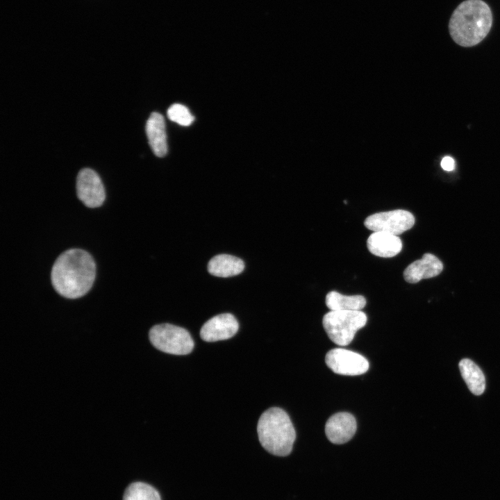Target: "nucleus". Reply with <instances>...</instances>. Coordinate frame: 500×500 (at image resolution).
<instances>
[{"instance_id": "obj_1", "label": "nucleus", "mask_w": 500, "mask_h": 500, "mask_svg": "<svg viewBox=\"0 0 500 500\" xmlns=\"http://www.w3.org/2000/svg\"><path fill=\"white\" fill-rule=\"evenodd\" d=\"M96 276V264L86 251L74 248L62 252L51 270V282L62 297L75 299L87 294Z\"/></svg>"}, {"instance_id": "obj_2", "label": "nucleus", "mask_w": 500, "mask_h": 500, "mask_svg": "<svg viewBox=\"0 0 500 500\" xmlns=\"http://www.w3.org/2000/svg\"><path fill=\"white\" fill-rule=\"evenodd\" d=\"M492 22V12L485 1L465 0L453 12L449 31L456 44L470 47L483 40L489 33Z\"/></svg>"}, {"instance_id": "obj_3", "label": "nucleus", "mask_w": 500, "mask_h": 500, "mask_svg": "<svg viewBox=\"0 0 500 500\" xmlns=\"http://www.w3.org/2000/svg\"><path fill=\"white\" fill-rule=\"evenodd\" d=\"M257 432L262 447L278 456L289 455L293 447L296 433L288 413L277 407L270 408L260 417Z\"/></svg>"}, {"instance_id": "obj_4", "label": "nucleus", "mask_w": 500, "mask_h": 500, "mask_svg": "<svg viewBox=\"0 0 500 500\" xmlns=\"http://www.w3.org/2000/svg\"><path fill=\"white\" fill-rule=\"evenodd\" d=\"M367 321L366 314L361 310H331L323 317L322 324L332 342L347 346Z\"/></svg>"}, {"instance_id": "obj_5", "label": "nucleus", "mask_w": 500, "mask_h": 500, "mask_svg": "<svg viewBox=\"0 0 500 500\" xmlns=\"http://www.w3.org/2000/svg\"><path fill=\"white\" fill-rule=\"evenodd\" d=\"M149 340L158 350L174 355L188 354L194 345L186 329L171 324L153 326L149 331Z\"/></svg>"}, {"instance_id": "obj_6", "label": "nucleus", "mask_w": 500, "mask_h": 500, "mask_svg": "<svg viewBox=\"0 0 500 500\" xmlns=\"http://www.w3.org/2000/svg\"><path fill=\"white\" fill-rule=\"evenodd\" d=\"M414 224L413 215L401 209L372 214L364 222L365 227L374 232H385L396 235L410 229Z\"/></svg>"}, {"instance_id": "obj_7", "label": "nucleus", "mask_w": 500, "mask_h": 500, "mask_svg": "<svg viewBox=\"0 0 500 500\" xmlns=\"http://www.w3.org/2000/svg\"><path fill=\"white\" fill-rule=\"evenodd\" d=\"M325 362L334 373L345 376L365 374L369 366L368 360L361 354L342 348L330 350L326 355Z\"/></svg>"}, {"instance_id": "obj_8", "label": "nucleus", "mask_w": 500, "mask_h": 500, "mask_svg": "<svg viewBox=\"0 0 500 500\" xmlns=\"http://www.w3.org/2000/svg\"><path fill=\"white\" fill-rule=\"evenodd\" d=\"M78 199L88 208L100 207L105 201L106 192L99 176L94 170L81 169L76 178Z\"/></svg>"}, {"instance_id": "obj_9", "label": "nucleus", "mask_w": 500, "mask_h": 500, "mask_svg": "<svg viewBox=\"0 0 500 500\" xmlns=\"http://www.w3.org/2000/svg\"><path fill=\"white\" fill-rule=\"evenodd\" d=\"M239 324L231 313H223L208 320L201 327L200 336L206 342H216L232 338L238 332Z\"/></svg>"}, {"instance_id": "obj_10", "label": "nucleus", "mask_w": 500, "mask_h": 500, "mask_svg": "<svg viewBox=\"0 0 500 500\" xmlns=\"http://www.w3.org/2000/svg\"><path fill=\"white\" fill-rule=\"evenodd\" d=\"M356 431V421L353 415L340 412L332 415L325 425V433L330 442L340 444L349 441Z\"/></svg>"}, {"instance_id": "obj_11", "label": "nucleus", "mask_w": 500, "mask_h": 500, "mask_svg": "<svg viewBox=\"0 0 500 500\" xmlns=\"http://www.w3.org/2000/svg\"><path fill=\"white\" fill-rule=\"evenodd\" d=\"M442 269V262L433 254L427 253L405 269L403 278L408 283H415L439 275Z\"/></svg>"}, {"instance_id": "obj_12", "label": "nucleus", "mask_w": 500, "mask_h": 500, "mask_svg": "<svg viewBox=\"0 0 500 500\" xmlns=\"http://www.w3.org/2000/svg\"><path fill=\"white\" fill-rule=\"evenodd\" d=\"M367 247L374 255L382 258H391L397 255L402 249V242L397 235L385 232H374L367 240Z\"/></svg>"}, {"instance_id": "obj_13", "label": "nucleus", "mask_w": 500, "mask_h": 500, "mask_svg": "<svg viewBox=\"0 0 500 500\" xmlns=\"http://www.w3.org/2000/svg\"><path fill=\"white\" fill-rule=\"evenodd\" d=\"M146 133L154 154L158 157H164L167 153V135L165 120L162 115L153 112L146 124Z\"/></svg>"}, {"instance_id": "obj_14", "label": "nucleus", "mask_w": 500, "mask_h": 500, "mask_svg": "<svg viewBox=\"0 0 500 500\" xmlns=\"http://www.w3.org/2000/svg\"><path fill=\"white\" fill-rule=\"evenodd\" d=\"M244 264L240 258L228 255L219 254L214 256L208 264V272L218 277H229L240 274Z\"/></svg>"}, {"instance_id": "obj_15", "label": "nucleus", "mask_w": 500, "mask_h": 500, "mask_svg": "<svg viewBox=\"0 0 500 500\" xmlns=\"http://www.w3.org/2000/svg\"><path fill=\"white\" fill-rule=\"evenodd\" d=\"M458 367L470 392L474 395L482 394L485 388V378L481 368L468 358L462 359Z\"/></svg>"}, {"instance_id": "obj_16", "label": "nucleus", "mask_w": 500, "mask_h": 500, "mask_svg": "<svg viewBox=\"0 0 500 500\" xmlns=\"http://www.w3.org/2000/svg\"><path fill=\"white\" fill-rule=\"evenodd\" d=\"M326 305L331 310H361L366 299L362 295L347 296L331 291L326 296Z\"/></svg>"}, {"instance_id": "obj_17", "label": "nucleus", "mask_w": 500, "mask_h": 500, "mask_svg": "<svg viewBox=\"0 0 500 500\" xmlns=\"http://www.w3.org/2000/svg\"><path fill=\"white\" fill-rule=\"evenodd\" d=\"M123 500H161V498L157 490L151 485L135 482L126 489Z\"/></svg>"}, {"instance_id": "obj_18", "label": "nucleus", "mask_w": 500, "mask_h": 500, "mask_svg": "<svg viewBox=\"0 0 500 500\" xmlns=\"http://www.w3.org/2000/svg\"><path fill=\"white\" fill-rule=\"evenodd\" d=\"M167 116L171 121L184 126H190L194 119L189 109L179 103L173 104L168 108Z\"/></svg>"}, {"instance_id": "obj_19", "label": "nucleus", "mask_w": 500, "mask_h": 500, "mask_svg": "<svg viewBox=\"0 0 500 500\" xmlns=\"http://www.w3.org/2000/svg\"><path fill=\"white\" fill-rule=\"evenodd\" d=\"M440 165L444 170L451 172L455 169V160L450 156H445L441 160Z\"/></svg>"}]
</instances>
